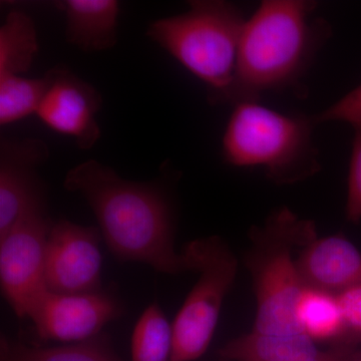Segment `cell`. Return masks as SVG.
<instances>
[{
	"label": "cell",
	"instance_id": "9c48e42d",
	"mask_svg": "<svg viewBox=\"0 0 361 361\" xmlns=\"http://www.w3.org/2000/svg\"><path fill=\"white\" fill-rule=\"evenodd\" d=\"M121 313L116 300L101 292L61 294L47 290L28 318L40 338L78 343L97 337Z\"/></svg>",
	"mask_w": 361,
	"mask_h": 361
},
{
	"label": "cell",
	"instance_id": "44dd1931",
	"mask_svg": "<svg viewBox=\"0 0 361 361\" xmlns=\"http://www.w3.org/2000/svg\"><path fill=\"white\" fill-rule=\"evenodd\" d=\"M351 144L346 199V219L351 223L361 221V128H355Z\"/></svg>",
	"mask_w": 361,
	"mask_h": 361
},
{
	"label": "cell",
	"instance_id": "2e32d148",
	"mask_svg": "<svg viewBox=\"0 0 361 361\" xmlns=\"http://www.w3.org/2000/svg\"><path fill=\"white\" fill-rule=\"evenodd\" d=\"M39 52L37 27L28 14L13 11L0 27V75H21Z\"/></svg>",
	"mask_w": 361,
	"mask_h": 361
},
{
	"label": "cell",
	"instance_id": "ba28073f",
	"mask_svg": "<svg viewBox=\"0 0 361 361\" xmlns=\"http://www.w3.org/2000/svg\"><path fill=\"white\" fill-rule=\"evenodd\" d=\"M101 232L68 220L52 223L45 254V282L54 293L99 292Z\"/></svg>",
	"mask_w": 361,
	"mask_h": 361
},
{
	"label": "cell",
	"instance_id": "6da1fadb",
	"mask_svg": "<svg viewBox=\"0 0 361 361\" xmlns=\"http://www.w3.org/2000/svg\"><path fill=\"white\" fill-rule=\"evenodd\" d=\"M63 186L84 197L116 257L145 263L165 274L197 272L189 245L180 253L176 250L172 209L156 187L123 179L96 160L71 169Z\"/></svg>",
	"mask_w": 361,
	"mask_h": 361
},
{
	"label": "cell",
	"instance_id": "30bf717a",
	"mask_svg": "<svg viewBox=\"0 0 361 361\" xmlns=\"http://www.w3.org/2000/svg\"><path fill=\"white\" fill-rule=\"evenodd\" d=\"M51 82L37 115L45 126L68 135L78 149H90L101 137L97 115L103 99L99 90L63 68L49 70Z\"/></svg>",
	"mask_w": 361,
	"mask_h": 361
},
{
	"label": "cell",
	"instance_id": "e0dca14e",
	"mask_svg": "<svg viewBox=\"0 0 361 361\" xmlns=\"http://www.w3.org/2000/svg\"><path fill=\"white\" fill-rule=\"evenodd\" d=\"M0 361H122L101 337L56 348H33L1 337Z\"/></svg>",
	"mask_w": 361,
	"mask_h": 361
},
{
	"label": "cell",
	"instance_id": "8fae6325",
	"mask_svg": "<svg viewBox=\"0 0 361 361\" xmlns=\"http://www.w3.org/2000/svg\"><path fill=\"white\" fill-rule=\"evenodd\" d=\"M49 158L42 140L2 139L0 144V238L32 207L45 203L37 169Z\"/></svg>",
	"mask_w": 361,
	"mask_h": 361
},
{
	"label": "cell",
	"instance_id": "603a6c76",
	"mask_svg": "<svg viewBox=\"0 0 361 361\" xmlns=\"http://www.w3.org/2000/svg\"><path fill=\"white\" fill-rule=\"evenodd\" d=\"M343 361H361V356H356V357H353V356H345Z\"/></svg>",
	"mask_w": 361,
	"mask_h": 361
},
{
	"label": "cell",
	"instance_id": "ac0fdd59",
	"mask_svg": "<svg viewBox=\"0 0 361 361\" xmlns=\"http://www.w3.org/2000/svg\"><path fill=\"white\" fill-rule=\"evenodd\" d=\"M51 73L40 78L0 75V126L11 125L37 114L51 85Z\"/></svg>",
	"mask_w": 361,
	"mask_h": 361
},
{
	"label": "cell",
	"instance_id": "4fadbf2b",
	"mask_svg": "<svg viewBox=\"0 0 361 361\" xmlns=\"http://www.w3.org/2000/svg\"><path fill=\"white\" fill-rule=\"evenodd\" d=\"M56 6L65 14L66 42L80 51H108L118 42L121 4L116 0H63Z\"/></svg>",
	"mask_w": 361,
	"mask_h": 361
},
{
	"label": "cell",
	"instance_id": "ffe728a7",
	"mask_svg": "<svg viewBox=\"0 0 361 361\" xmlns=\"http://www.w3.org/2000/svg\"><path fill=\"white\" fill-rule=\"evenodd\" d=\"M343 317L344 336L341 348L361 343V283L337 294Z\"/></svg>",
	"mask_w": 361,
	"mask_h": 361
},
{
	"label": "cell",
	"instance_id": "8992f818",
	"mask_svg": "<svg viewBox=\"0 0 361 361\" xmlns=\"http://www.w3.org/2000/svg\"><path fill=\"white\" fill-rule=\"evenodd\" d=\"M200 273L172 323L171 361H194L206 353L215 334L225 297L238 273V260L220 237L211 236L189 243Z\"/></svg>",
	"mask_w": 361,
	"mask_h": 361
},
{
	"label": "cell",
	"instance_id": "7402d4cb",
	"mask_svg": "<svg viewBox=\"0 0 361 361\" xmlns=\"http://www.w3.org/2000/svg\"><path fill=\"white\" fill-rule=\"evenodd\" d=\"M313 116L317 125L341 122L348 123L353 129L361 128V84Z\"/></svg>",
	"mask_w": 361,
	"mask_h": 361
},
{
	"label": "cell",
	"instance_id": "52a82bcc",
	"mask_svg": "<svg viewBox=\"0 0 361 361\" xmlns=\"http://www.w3.org/2000/svg\"><path fill=\"white\" fill-rule=\"evenodd\" d=\"M51 225L45 213V203L37 204L0 238L2 294L18 317H28L49 290L45 254Z\"/></svg>",
	"mask_w": 361,
	"mask_h": 361
},
{
	"label": "cell",
	"instance_id": "7a4b0ae2",
	"mask_svg": "<svg viewBox=\"0 0 361 361\" xmlns=\"http://www.w3.org/2000/svg\"><path fill=\"white\" fill-rule=\"evenodd\" d=\"M312 0H264L247 18L234 78L220 104L259 102L263 94L300 87L332 27L314 16Z\"/></svg>",
	"mask_w": 361,
	"mask_h": 361
},
{
	"label": "cell",
	"instance_id": "5b68a950",
	"mask_svg": "<svg viewBox=\"0 0 361 361\" xmlns=\"http://www.w3.org/2000/svg\"><path fill=\"white\" fill-rule=\"evenodd\" d=\"M247 18L225 0H194L185 13L160 18L147 35L208 87V99L220 104L234 78Z\"/></svg>",
	"mask_w": 361,
	"mask_h": 361
},
{
	"label": "cell",
	"instance_id": "277c9868",
	"mask_svg": "<svg viewBox=\"0 0 361 361\" xmlns=\"http://www.w3.org/2000/svg\"><path fill=\"white\" fill-rule=\"evenodd\" d=\"M313 116L288 115L259 102L235 104L222 137V157L237 168H261L271 182L291 185L320 171Z\"/></svg>",
	"mask_w": 361,
	"mask_h": 361
},
{
	"label": "cell",
	"instance_id": "5bb4252c",
	"mask_svg": "<svg viewBox=\"0 0 361 361\" xmlns=\"http://www.w3.org/2000/svg\"><path fill=\"white\" fill-rule=\"evenodd\" d=\"M230 361H343L342 350H323L307 336L270 337L248 332L219 350Z\"/></svg>",
	"mask_w": 361,
	"mask_h": 361
},
{
	"label": "cell",
	"instance_id": "d6986e66",
	"mask_svg": "<svg viewBox=\"0 0 361 361\" xmlns=\"http://www.w3.org/2000/svg\"><path fill=\"white\" fill-rule=\"evenodd\" d=\"M172 351V324L158 304H151L142 312L133 331L132 361H171Z\"/></svg>",
	"mask_w": 361,
	"mask_h": 361
},
{
	"label": "cell",
	"instance_id": "7c38bea8",
	"mask_svg": "<svg viewBox=\"0 0 361 361\" xmlns=\"http://www.w3.org/2000/svg\"><path fill=\"white\" fill-rule=\"evenodd\" d=\"M295 263L306 286L338 294L361 283V252L342 234L316 236L299 249Z\"/></svg>",
	"mask_w": 361,
	"mask_h": 361
},
{
	"label": "cell",
	"instance_id": "9a60e30c",
	"mask_svg": "<svg viewBox=\"0 0 361 361\" xmlns=\"http://www.w3.org/2000/svg\"><path fill=\"white\" fill-rule=\"evenodd\" d=\"M295 317L301 332L316 344L341 348L344 324L337 294L304 285L297 299Z\"/></svg>",
	"mask_w": 361,
	"mask_h": 361
},
{
	"label": "cell",
	"instance_id": "3957f363",
	"mask_svg": "<svg viewBox=\"0 0 361 361\" xmlns=\"http://www.w3.org/2000/svg\"><path fill=\"white\" fill-rule=\"evenodd\" d=\"M318 236L314 222L299 218L287 207L271 213L249 233L245 265L256 298L251 332L270 337L304 336L295 317L297 299L304 287L294 251Z\"/></svg>",
	"mask_w": 361,
	"mask_h": 361
}]
</instances>
